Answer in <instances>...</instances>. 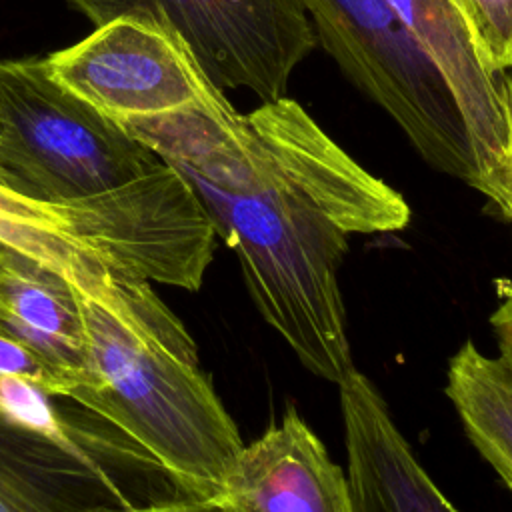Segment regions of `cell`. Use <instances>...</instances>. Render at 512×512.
<instances>
[{
	"instance_id": "cell-5",
	"label": "cell",
	"mask_w": 512,
	"mask_h": 512,
	"mask_svg": "<svg viewBox=\"0 0 512 512\" xmlns=\"http://www.w3.org/2000/svg\"><path fill=\"white\" fill-rule=\"evenodd\" d=\"M94 26L134 16L170 28L208 80L250 90L262 102L286 96L298 64L318 46L300 0H68Z\"/></svg>"
},
{
	"instance_id": "cell-14",
	"label": "cell",
	"mask_w": 512,
	"mask_h": 512,
	"mask_svg": "<svg viewBox=\"0 0 512 512\" xmlns=\"http://www.w3.org/2000/svg\"><path fill=\"white\" fill-rule=\"evenodd\" d=\"M472 44L474 56L490 76L512 70V0H450Z\"/></svg>"
},
{
	"instance_id": "cell-3",
	"label": "cell",
	"mask_w": 512,
	"mask_h": 512,
	"mask_svg": "<svg viewBox=\"0 0 512 512\" xmlns=\"http://www.w3.org/2000/svg\"><path fill=\"white\" fill-rule=\"evenodd\" d=\"M162 160L62 86L46 60H0V184L66 206L122 188Z\"/></svg>"
},
{
	"instance_id": "cell-15",
	"label": "cell",
	"mask_w": 512,
	"mask_h": 512,
	"mask_svg": "<svg viewBox=\"0 0 512 512\" xmlns=\"http://www.w3.org/2000/svg\"><path fill=\"white\" fill-rule=\"evenodd\" d=\"M0 376H20L40 386L54 400L60 390V376L44 364L30 348L0 332ZM58 402V400H56Z\"/></svg>"
},
{
	"instance_id": "cell-10",
	"label": "cell",
	"mask_w": 512,
	"mask_h": 512,
	"mask_svg": "<svg viewBox=\"0 0 512 512\" xmlns=\"http://www.w3.org/2000/svg\"><path fill=\"white\" fill-rule=\"evenodd\" d=\"M386 2L450 86L482 174V194L500 210L508 164V118L502 76H490L480 66L450 0Z\"/></svg>"
},
{
	"instance_id": "cell-11",
	"label": "cell",
	"mask_w": 512,
	"mask_h": 512,
	"mask_svg": "<svg viewBox=\"0 0 512 512\" xmlns=\"http://www.w3.org/2000/svg\"><path fill=\"white\" fill-rule=\"evenodd\" d=\"M0 332L18 340L44 360L58 376V402L70 390L82 364L80 320L62 278L0 252Z\"/></svg>"
},
{
	"instance_id": "cell-4",
	"label": "cell",
	"mask_w": 512,
	"mask_h": 512,
	"mask_svg": "<svg viewBox=\"0 0 512 512\" xmlns=\"http://www.w3.org/2000/svg\"><path fill=\"white\" fill-rule=\"evenodd\" d=\"M318 44L434 170L482 194L464 116L444 76L386 0H300Z\"/></svg>"
},
{
	"instance_id": "cell-12",
	"label": "cell",
	"mask_w": 512,
	"mask_h": 512,
	"mask_svg": "<svg viewBox=\"0 0 512 512\" xmlns=\"http://www.w3.org/2000/svg\"><path fill=\"white\" fill-rule=\"evenodd\" d=\"M446 394L470 442L512 492V374L466 342L450 358Z\"/></svg>"
},
{
	"instance_id": "cell-7",
	"label": "cell",
	"mask_w": 512,
	"mask_h": 512,
	"mask_svg": "<svg viewBox=\"0 0 512 512\" xmlns=\"http://www.w3.org/2000/svg\"><path fill=\"white\" fill-rule=\"evenodd\" d=\"M122 460L138 462V456L114 440H56L0 408V512H88L132 504L136 500L112 476Z\"/></svg>"
},
{
	"instance_id": "cell-19",
	"label": "cell",
	"mask_w": 512,
	"mask_h": 512,
	"mask_svg": "<svg viewBox=\"0 0 512 512\" xmlns=\"http://www.w3.org/2000/svg\"><path fill=\"white\" fill-rule=\"evenodd\" d=\"M2 250H6V248H4V246H0V252H2Z\"/></svg>"
},
{
	"instance_id": "cell-13",
	"label": "cell",
	"mask_w": 512,
	"mask_h": 512,
	"mask_svg": "<svg viewBox=\"0 0 512 512\" xmlns=\"http://www.w3.org/2000/svg\"><path fill=\"white\" fill-rule=\"evenodd\" d=\"M0 246L62 280L98 260L80 240L70 206L38 202L2 184Z\"/></svg>"
},
{
	"instance_id": "cell-6",
	"label": "cell",
	"mask_w": 512,
	"mask_h": 512,
	"mask_svg": "<svg viewBox=\"0 0 512 512\" xmlns=\"http://www.w3.org/2000/svg\"><path fill=\"white\" fill-rule=\"evenodd\" d=\"M44 60L62 86L118 124L178 112L214 88L180 36L134 16L94 26Z\"/></svg>"
},
{
	"instance_id": "cell-1",
	"label": "cell",
	"mask_w": 512,
	"mask_h": 512,
	"mask_svg": "<svg viewBox=\"0 0 512 512\" xmlns=\"http://www.w3.org/2000/svg\"><path fill=\"white\" fill-rule=\"evenodd\" d=\"M120 126L186 180L302 366L338 384L354 368L338 286L348 236L406 228L404 196L288 96L244 114L212 88L188 108Z\"/></svg>"
},
{
	"instance_id": "cell-16",
	"label": "cell",
	"mask_w": 512,
	"mask_h": 512,
	"mask_svg": "<svg viewBox=\"0 0 512 512\" xmlns=\"http://www.w3.org/2000/svg\"><path fill=\"white\" fill-rule=\"evenodd\" d=\"M88 512H234V510L230 508V504L222 494L220 496L170 494V496H160L146 502L96 506Z\"/></svg>"
},
{
	"instance_id": "cell-8",
	"label": "cell",
	"mask_w": 512,
	"mask_h": 512,
	"mask_svg": "<svg viewBox=\"0 0 512 512\" xmlns=\"http://www.w3.org/2000/svg\"><path fill=\"white\" fill-rule=\"evenodd\" d=\"M338 386L354 512H460L418 462L378 388L356 368Z\"/></svg>"
},
{
	"instance_id": "cell-17",
	"label": "cell",
	"mask_w": 512,
	"mask_h": 512,
	"mask_svg": "<svg viewBox=\"0 0 512 512\" xmlns=\"http://www.w3.org/2000/svg\"><path fill=\"white\" fill-rule=\"evenodd\" d=\"M496 308L490 314V326L496 336L498 360L512 374V278L496 280Z\"/></svg>"
},
{
	"instance_id": "cell-2",
	"label": "cell",
	"mask_w": 512,
	"mask_h": 512,
	"mask_svg": "<svg viewBox=\"0 0 512 512\" xmlns=\"http://www.w3.org/2000/svg\"><path fill=\"white\" fill-rule=\"evenodd\" d=\"M64 282L82 364L62 402L106 424L178 492L220 496L244 442L182 320L150 282L100 260Z\"/></svg>"
},
{
	"instance_id": "cell-9",
	"label": "cell",
	"mask_w": 512,
	"mask_h": 512,
	"mask_svg": "<svg viewBox=\"0 0 512 512\" xmlns=\"http://www.w3.org/2000/svg\"><path fill=\"white\" fill-rule=\"evenodd\" d=\"M222 496L234 512H354L346 472L294 408L242 446Z\"/></svg>"
},
{
	"instance_id": "cell-18",
	"label": "cell",
	"mask_w": 512,
	"mask_h": 512,
	"mask_svg": "<svg viewBox=\"0 0 512 512\" xmlns=\"http://www.w3.org/2000/svg\"><path fill=\"white\" fill-rule=\"evenodd\" d=\"M502 90H504L506 118H508V164H506L504 198L498 212L512 224V76L510 74H502Z\"/></svg>"
}]
</instances>
